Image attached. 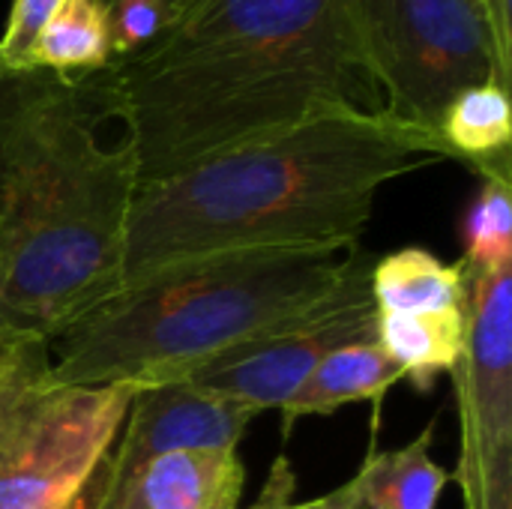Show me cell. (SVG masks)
I'll list each match as a JSON object with an SVG mask.
<instances>
[{
	"label": "cell",
	"instance_id": "obj_1",
	"mask_svg": "<svg viewBox=\"0 0 512 509\" xmlns=\"http://www.w3.org/2000/svg\"><path fill=\"white\" fill-rule=\"evenodd\" d=\"M138 186L336 111H381L357 0H195L108 66Z\"/></svg>",
	"mask_w": 512,
	"mask_h": 509
},
{
	"label": "cell",
	"instance_id": "obj_2",
	"mask_svg": "<svg viewBox=\"0 0 512 509\" xmlns=\"http://www.w3.org/2000/svg\"><path fill=\"white\" fill-rule=\"evenodd\" d=\"M108 69L57 75L0 63V342L48 348L120 291L135 150ZM120 126V123H117Z\"/></svg>",
	"mask_w": 512,
	"mask_h": 509
},
{
	"label": "cell",
	"instance_id": "obj_3",
	"mask_svg": "<svg viewBox=\"0 0 512 509\" xmlns=\"http://www.w3.org/2000/svg\"><path fill=\"white\" fill-rule=\"evenodd\" d=\"M450 159L444 141L381 111L312 117L273 138L138 186L120 288L177 261L270 246L357 249L375 195Z\"/></svg>",
	"mask_w": 512,
	"mask_h": 509
},
{
	"label": "cell",
	"instance_id": "obj_4",
	"mask_svg": "<svg viewBox=\"0 0 512 509\" xmlns=\"http://www.w3.org/2000/svg\"><path fill=\"white\" fill-rule=\"evenodd\" d=\"M354 249H231L159 267L81 315L48 345L66 387L183 381L216 354L318 303Z\"/></svg>",
	"mask_w": 512,
	"mask_h": 509
},
{
	"label": "cell",
	"instance_id": "obj_5",
	"mask_svg": "<svg viewBox=\"0 0 512 509\" xmlns=\"http://www.w3.org/2000/svg\"><path fill=\"white\" fill-rule=\"evenodd\" d=\"M135 387H66L48 348L27 354L0 390V509H66L96 477Z\"/></svg>",
	"mask_w": 512,
	"mask_h": 509
},
{
	"label": "cell",
	"instance_id": "obj_6",
	"mask_svg": "<svg viewBox=\"0 0 512 509\" xmlns=\"http://www.w3.org/2000/svg\"><path fill=\"white\" fill-rule=\"evenodd\" d=\"M357 9L369 72L390 117L438 135L459 93L489 81L510 87L512 54L480 0H357Z\"/></svg>",
	"mask_w": 512,
	"mask_h": 509
},
{
	"label": "cell",
	"instance_id": "obj_7",
	"mask_svg": "<svg viewBox=\"0 0 512 509\" xmlns=\"http://www.w3.org/2000/svg\"><path fill=\"white\" fill-rule=\"evenodd\" d=\"M375 261L372 252L357 246L339 282L318 303L216 354L183 381L237 399L258 414L282 411L333 351L378 339V306L372 297Z\"/></svg>",
	"mask_w": 512,
	"mask_h": 509
},
{
	"label": "cell",
	"instance_id": "obj_8",
	"mask_svg": "<svg viewBox=\"0 0 512 509\" xmlns=\"http://www.w3.org/2000/svg\"><path fill=\"white\" fill-rule=\"evenodd\" d=\"M453 381L462 420L453 477L465 509H477L489 477L512 462V267L471 273L468 342Z\"/></svg>",
	"mask_w": 512,
	"mask_h": 509
},
{
	"label": "cell",
	"instance_id": "obj_9",
	"mask_svg": "<svg viewBox=\"0 0 512 509\" xmlns=\"http://www.w3.org/2000/svg\"><path fill=\"white\" fill-rule=\"evenodd\" d=\"M255 417V408L186 381L135 387L117 441L102 462V474L117 480L171 453L237 450Z\"/></svg>",
	"mask_w": 512,
	"mask_h": 509
},
{
	"label": "cell",
	"instance_id": "obj_10",
	"mask_svg": "<svg viewBox=\"0 0 512 509\" xmlns=\"http://www.w3.org/2000/svg\"><path fill=\"white\" fill-rule=\"evenodd\" d=\"M99 480L96 509H240L246 468L237 450L171 453L117 480L99 468Z\"/></svg>",
	"mask_w": 512,
	"mask_h": 509
},
{
	"label": "cell",
	"instance_id": "obj_11",
	"mask_svg": "<svg viewBox=\"0 0 512 509\" xmlns=\"http://www.w3.org/2000/svg\"><path fill=\"white\" fill-rule=\"evenodd\" d=\"M399 381H402V369L390 360V354L381 348L378 339L345 345L333 351L294 393V399L279 411L282 435L288 438L294 423H300L303 417H327L351 402H372L375 408L372 432H378L381 402L390 393V387Z\"/></svg>",
	"mask_w": 512,
	"mask_h": 509
},
{
	"label": "cell",
	"instance_id": "obj_12",
	"mask_svg": "<svg viewBox=\"0 0 512 509\" xmlns=\"http://www.w3.org/2000/svg\"><path fill=\"white\" fill-rule=\"evenodd\" d=\"M438 135L450 150V159L465 162L483 180L512 183L510 87L489 81L459 93L447 105Z\"/></svg>",
	"mask_w": 512,
	"mask_h": 509
},
{
	"label": "cell",
	"instance_id": "obj_13",
	"mask_svg": "<svg viewBox=\"0 0 512 509\" xmlns=\"http://www.w3.org/2000/svg\"><path fill=\"white\" fill-rule=\"evenodd\" d=\"M372 297L378 315L447 312L471 303L468 267L447 264L426 249H399L372 267Z\"/></svg>",
	"mask_w": 512,
	"mask_h": 509
},
{
	"label": "cell",
	"instance_id": "obj_14",
	"mask_svg": "<svg viewBox=\"0 0 512 509\" xmlns=\"http://www.w3.org/2000/svg\"><path fill=\"white\" fill-rule=\"evenodd\" d=\"M471 303L447 312L378 315V342L417 390H432L438 375H453L465 357Z\"/></svg>",
	"mask_w": 512,
	"mask_h": 509
},
{
	"label": "cell",
	"instance_id": "obj_15",
	"mask_svg": "<svg viewBox=\"0 0 512 509\" xmlns=\"http://www.w3.org/2000/svg\"><path fill=\"white\" fill-rule=\"evenodd\" d=\"M363 509H435L453 474L432 459V426L408 447L369 453L357 471Z\"/></svg>",
	"mask_w": 512,
	"mask_h": 509
},
{
	"label": "cell",
	"instance_id": "obj_16",
	"mask_svg": "<svg viewBox=\"0 0 512 509\" xmlns=\"http://www.w3.org/2000/svg\"><path fill=\"white\" fill-rule=\"evenodd\" d=\"M57 75H96L114 63L111 18L102 0H63L27 57Z\"/></svg>",
	"mask_w": 512,
	"mask_h": 509
},
{
	"label": "cell",
	"instance_id": "obj_17",
	"mask_svg": "<svg viewBox=\"0 0 512 509\" xmlns=\"http://www.w3.org/2000/svg\"><path fill=\"white\" fill-rule=\"evenodd\" d=\"M468 252L462 264L468 273H498L512 267V183L483 180L480 198L468 213Z\"/></svg>",
	"mask_w": 512,
	"mask_h": 509
},
{
	"label": "cell",
	"instance_id": "obj_18",
	"mask_svg": "<svg viewBox=\"0 0 512 509\" xmlns=\"http://www.w3.org/2000/svg\"><path fill=\"white\" fill-rule=\"evenodd\" d=\"M111 18L114 60L138 51L180 18L195 0H102Z\"/></svg>",
	"mask_w": 512,
	"mask_h": 509
},
{
	"label": "cell",
	"instance_id": "obj_19",
	"mask_svg": "<svg viewBox=\"0 0 512 509\" xmlns=\"http://www.w3.org/2000/svg\"><path fill=\"white\" fill-rule=\"evenodd\" d=\"M63 0H12L3 33H0V63L12 69H30L27 57L39 39L48 18L60 9Z\"/></svg>",
	"mask_w": 512,
	"mask_h": 509
},
{
	"label": "cell",
	"instance_id": "obj_20",
	"mask_svg": "<svg viewBox=\"0 0 512 509\" xmlns=\"http://www.w3.org/2000/svg\"><path fill=\"white\" fill-rule=\"evenodd\" d=\"M249 509H324V498L297 501V474L291 471L288 459L279 456L270 468V477Z\"/></svg>",
	"mask_w": 512,
	"mask_h": 509
},
{
	"label": "cell",
	"instance_id": "obj_21",
	"mask_svg": "<svg viewBox=\"0 0 512 509\" xmlns=\"http://www.w3.org/2000/svg\"><path fill=\"white\" fill-rule=\"evenodd\" d=\"M477 509H512V462L501 465V468L489 477V483H486V489H483V498H480Z\"/></svg>",
	"mask_w": 512,
	"mask_h": 509
},
{
	"label": "cell",
	"instance_id": "obj_22",
	"mask_svg": "<svg viewBox=\"0 0 512 509\" xmlns=\"http://www.w3.org/2000/svg\"><path fill=\"white\" fill-rule=\"evenodd\" d=\"M486 6L489 24L501 42V48L512 54V24H510V0H480Z\"/></svg>",
	"mask_w": 512,
	"mask_h": 509
},
{
	"label": "cell",
	"instance_id": "obj_23",
	"mask_svg": "<svg viewBox=\"0 0 512 509\" xmlns=\"http://www.w3.org/2000/svg\"><path fill=\"white\" fill-rule=\"evenodd\" d=\"M324 509H363L357 474H354L348 483H342L339 489H333L330 495H324Z\"/></svg>",
	"mask_w": 512,
	"mask_h": 509
},
{
	"label": "cell",
	"instance_id": "obj_24",
	"mask_svg": "<svg viewBox=\"0 0 512 509\" xmlns=\"http://www.w3.org/2000/svg\"><path fill=\"white\" fill-rule=\"evenodd\" d=\"M33 351H39V345H3L0 342V390L6 387L9 375L18 369V363Z\"/></svg>",
	"mask_w": 512,
	"mask_h": 509
},
{
	"label": "cell",
	"instance_id": "obj_25",
	"mask_svg": "<svg viewBox=\"0 0 512 509\" xmlns=\"http://www.w3.org/2000/svg\"><path fill=\"white\" fill-rule=\"evenodd\" d=\"M102 468V465H99ZM99 489H102V480H99V471H96V477L81 489V495L69 504L66 509H96V501H99Z\"/></svg>",
	"mask_w": 512,
	"mask_h": 509
}]
</instances>
